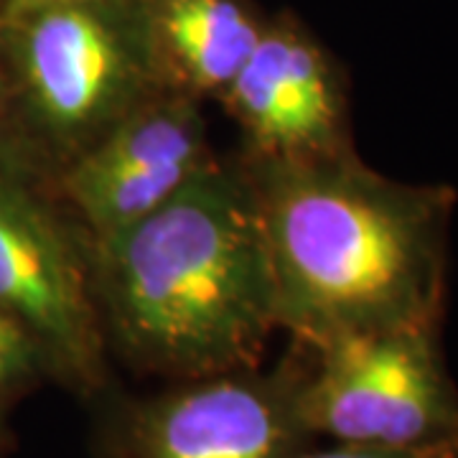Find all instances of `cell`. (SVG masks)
I'll use <instances>...</instances> for the list:
<instances>
[{
  "label": "cell",
  "mask_w": 458,
  "mask_h": 458,
  "mask_svg": "<svg viewBox=\"0 0 458 458\" xmlns=\"http://www.w3.org/2000/svg\"><path fill=\"white\" fill-rule=\"evenodd\" d=\"M102 328L168 375L245 372L278 328L242 165L214 161L143 219L87 240Z\"/></svg>",
  "instance_id": "cell-2"
},
{
  "label": "cell",
  "mask_w": 458,
  "mask_h": 458,
  "mask_svg": "<svg viewBox=\"0 0 458 458\" xmlns=\"http://www.w3.org/2000/svg\"><path fill=\"white\" fill-rule=\"evenodd\" d=\"M158 89L222 99L260 41L265 18L250 0H131Z\"/></svg>",
  "instance_id": "cell-9"
},
{
  "label": "cell",
  "mask_w": 458,
  "mask_h": 458,
  "mask_svg": "<svg viewBox=\"0 0 458 458\" xmlns=\"http://www.w3.org/2000/svg\"><path fill=\"white\" fill-rule=\"evenodd\" d=\"M49 3H56V0H5V21L21 16V13H29L33 8L49 5Z\"/></svg>",
  "instance_id": "cell-12"
},
{
  "label": "cell",
  "mask_w": 458,
  "mask_h": 458,
  "mask_svg": "<svg viewBox=\"0 0 458 458\" xmlns=\"http://www.w3.org/2000/svg\"><path fill=\"white\" fill-rule=\"evenodd\" d=\"M5 26L21 110L56 174L158 92L131 0H56Z\"/></svg>",
  "instance_id": "cell-3"
},
{
  "label": "cell",
  "mask_w": 458,
  "mask_h": 458,
  "mask_svg": "<svg viewBox=\"0 0 458 458\" xmlns=\"http://www.w3.org/2000/svg\"><path fill=\"white\" fill-rule=\"evenodd\" d=\"M214 161L201 102L158 89L62 168L56 183L95 240L156 212Z\"/></svg>",
  "instance_id": "cell-6"
},
{
  "label": "cell",
  "mask_w": 458,
  "mask_h": 458,
  "mask_svg": "<svg viewBox=\"0 0 458 458\" xmlns=\"http://www.w3.org/2000/svg\"><path fill=\"white\" fill-rule=\"evenodd\" d=\"M267 252L276 321L306 346L361 331L436 327L448 267L451 186L372 171L346 150L242 165Z\"/></svg>",
  "instance_id": "cell-1"
},
{
  "label": "cell",
  "mask_w": 458,
  "mask_h": 458,
  "mask_svg": "<svg viewBox=\"0 0 458 458\" xmlns=\"http://www.w3.org/2000/svg\"><path fill=\"white\" fill-rule=\"evenodd\" d=\"M3 92H5V77H3V72H0V98H3Z\"/></svg>",
  "instance_id": "cell-13"
},
{
  "label": "cell",
  "mask_w": 458,
  "mask_h": 458,
  "mask_svg": "<svg viewBox=\"0 0 458 458\" xmlns=\"http://www.w3.org/2000/svg\"><path fill=\"white\" fill-rule=\"evenodd\" d=\"M44 361L51 360L38 336L0 306V394L29 379Z\"/></svg>",
  "instance_id": "cell-10"
},
{
  "label": "cell",
  "mask_w": 458,
  "mask_h": 458,
  "mask_svg": "<svg viewBox=\"0 0 458 458\" xmlns=\"http://www.w3.org/2000/svg\"><path fill=\"white\" fill-rule=\"evenodd\" d=\"M293 433V390L229 372L146 405L132 438L138 458H285Z\"/></svg>",
  "instance_id": "cell-8"
},
{
  "label": "cell",
  "mask_w": 458,
  "mask_h": 458,
  "mask_svg": "<svg viewBox=\"0 0 458 458\" xmlns=\"http://www.w3.org/2000/svg\"><path fill=\"white\" fill-rule=\"evenodd\" d=\"M0 306L44 344L54 364L84 387L102 375L98 301L84 232L0 168Z\"/></svg>",
  "instance_id": "cell-5"
},
{
  "label": "cell",
  "mask_w": 458,
  "mask_h": 458,
  "mask_svg": "<svg viewBox=\"0 0 458 458\" xmlns=\"http://www.w3.org/2000/svg\"><path fill=\"white\" fill-rule=\"evenodd\" d=\"M436 331L438 324L382 328L311 346L316 367L293 390L298 428L375 448L458 443V390Z\"/></svg>",
  "instance_id": "cell-4"
},
{
  "label": "cell",
  "mask_w": 458,
  "mask_h": 458,
  "mask_svg": "<svg viewBox=\"0 0 458 458\" xmlns=\"http://www.w3.org/2000/svg\"><path fill=\"white\" fill-rule=\"evenodd\" d=\"M219 102L240 125L247 161H313L354 150L342 74L293 16L265 23Z\"/></svg>",
  "instance_id": "cell-7"
},
{
  "label": "cell",
  "mask_w": 458,
  "mask_h": 458,
  "mask_svg": "<svg viewBox=\"0 0 458 458\" xmlns=\"http://www.w3.org/2000/svg\"><path fill=\"white\" fill-rule=\"evenodd\" d=\"M298 458H458V443L430 445V448H375V445L339 443L336 448L316 451V454Z\"/></svg>",
  "instance_id": "cell-11"
}]
</instances>
